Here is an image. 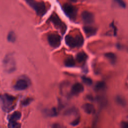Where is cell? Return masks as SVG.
Listing matches in <instances>:
<instances>
[{
  "label": "cell",
  "mask_w": 128,
  "mask_h": 128,
  "mask_svg": "<svg viewBox=\"0 0 128 128\" xmlns=\"http://www.w3.org/2000/svg\"><path fill=\"white\" fill-rule=\"evenodd\" d=\"M65 42L66 45L69 47L74 48L82 46L84 42V39L80 34H78L75 36L67 35L65 38Z\"/></svg>",
  "instance_id": "obj_2"
},
{
  "label": "cell",
  "mask_w": 128,
  "mask_h": 128,
  "mask_svg": "<svg viewBox=\"0 0 128 128\" xmlns=\"http://www.w3.org/2000/svg\"><path fill=\"white\" fill-rule=\"evenodd\" d=\"M50 21L53 23L56 28L59 29L62 34H64L66 29V26L56 14H53L50 18Z\"/></svg>",
  "instance_id": "obj_7"
},
{
  "label": "cell",
  "mask_w": 128,
  "mask_h": 128,
  "mask_svg": "<svg viewBox=\"0 0 128 128\" xmlns=\"http://www.w3.org/2000/svg\"><path fill=\"white\" fill-rule=\"evenodd\" d=\"M28 86V82L24 79H19L18 80L14 86V88L18 90H22L26 89Z\"/></svg>",
  "instance_id": "obj_9"
},
{
  "label": "cell",
  "mask_w": 128,
  "mask_h": 128,
  "mask_svg": "<svg viewBox=\"0 0 128 128\" xmlns=\"http://www.w3.org/2000/svg\"><path fill=\"white\" fill-rule=\"evenodd\" d=\"M21 113L20 112H14L10 116L9 121H17L21 118Z\"/></svg>",
  "instance_id": "obj_16"
},
{
  "label": "cell",
  "mask_w": 128,
  "mask_h": 128,
  "mask_svg": "<svg viewBox=\"0 0 128 128\" xmlns=\"http://www.w3.org/2000/svg\"><path fill=\"white\" fill-rule=\"evenodd\" d=\"M16 35L13 31H10L8 34L7 39L8 40L11 42H14L16 40Z\"/></svg>",
  "instance_id": "obj_17"
},
{
  "label": "cell",
  "mask_w": 128,
  "mask_h": 128,
  "mask_svg": "<svg viewBox=\"0 0 128 128\" xmlns=\"http://www.w3.org/2000/svg\"><path fill=\"white\" fill-rule=\"evenodd\" d=\"M83 29L87 36H90L94 35L96 32V28L92 26H85L84 27Z\"/></svg>",
  "instance_id": "obj_11"
},
{
  "label": "cell",
  "mask_w": 128,
  "mask_h": 128,
  "mask_svg": "<svg viewBox=\"0 0 128 128\" xmlns=\"http://www.w3.org/2000/svg\"><path fill=\"white\" fill-rule=\"evenodd\" d=\"M32 100V98H28L22 100V104L24 106H26L28 105L31 102Z\"/></svg>",
  "instance_id": "obj_23"
},
{
  "label": "cell",
  "mask_w": 128,
  "mask_h": 128,
  "mask_svg": "<svg viewBox=\"0 0 128 128\" xmlns=\"http://www.w3.org/2000/svg\"><path fill=\"white\" fill-rule=\"evenodd\" d=\"M105 56L110 60V62L112 64H114L116 62V54L113 52H107L105 54Z\"/></svg>",
  "instance_id": "obj_14"
},
{
  "label": "cell",
  "mask_w": 128,
  "mask_h": 128,
  "mask_svg": "<svg viewBox=\"0 0 128 128\" xmlns=\"http://www.w3.org/2000/svg\"><path fill=\"white\" fill-rule=\"evenodd\" d=\"M82 108L84 111L88 114H92L95 112V108L94 106L91 104L86 103L84 104Z\"/></svg>",
  "instance_id": "obj_12"
},
{
  "label": "cell",
  "mask_w": 128,
  "mask_h": 128,
  "mask_svg": "<svg viewBox=\"0 0 128 128\" xmlns=\"http://www.w3.org/2000/svg\"><path fill=\"white\" fill-rule=\"evenodd\" d=\"M8 126L10 128H20V124L17 121H9Z\"/></svg>",
  "instance_id": "obj_21"
},
{
  "label": "cell",
  "mask_w": 128,
  "mask_h": 128,
  "mask_svg": "<svg viewBox=\"0 0 128 128\" xmlns=\"http://www.w3.org/2000/svg\"><path fill=\"white\" fill-rule=\"evenodd\" d=\"M82 80L83 81V82L86 84V85H90L92 84V80L91 78H90L88 77H86L84 76H83L82 77Z\"/></svg>",
  "instance_id": "obj_22"
},
{
  "label": "cell",
  "mask_w": 128,
  "mask_h": 128,
  "mask_svg": "<svg viewBox=\"0 0 128 128\" xmlns=\"http://www.w3.org/2000/svg\"><path fill=\"white\" fill-rule=\"evenodd\" d=\"M25 0L26 3L36 11L38 16H42L46 14V8L44 3L43 2H37L35 0Z\"/></svg>",
  "instance_id": "obj_4"
},
{
  "label": "cell",
  "mask_w": 128,
  "mask_h": 128,
  "mask_svg": "<svg viewBox=\"0 0 128 128\" xmlns=\"http://www.w3.org/2000/svg\"><path fill=\"white\" fill-rule=\"evenodd\" d=\"M115 1L118 4V5L123 8H126V4L124 2L123 0H115Z\"/></svg>",
  "instance_id": "obj_26"
},
{
  "label": "cell",
  "mask_w": 128,
  "mask_h": 128,
  "mask_svg": "<svg viewBox=\"0 0 128 128\" xmlns=\"http://www.w3.org/2000/svg\"><path fill=\"white\" fill-rule=\"evenodd\" d=\"M15 98L8 94H0V102L2 110L8 112L12 110L14 108Z\"/></svg>",
  "instance_id": "obj_1"
},
{
  "label": "cell",
  "mask_w": 128,
  "mask_h": 128,
  "mask_svg": "<svg viewBox=\"0 0 128 128\" xmlns=\"http://www.w3.org/2000/svg\"><path fill=\"white\" fill-rule=\"evenodd\" d=\"M80 122V118L78 117L74 120L72 122H70V124L72 126H76Z\"/></svg>",
  "instance_id": "obj_25"
},
{
  "label": "cell",
  "mask_w": 128,
  "mask_h": 128,
  "mask_svg": "<svg viewBox=\"0 0 128 128\" xmlns=\"http://www.w3.org/2000/svg\"><path fill=\"white\" fill-rule=\"evenodd\" d=\"M116 102L120 104V106H124L126 104V100H124V98H122V96H118L116 97Z\"/></svg>",
  "instance_id": "obj_20"
},
{
  "label": "cell",
  "mask_w": 128,
  "mask_h": 128,
  "mask_svg": "<svg viewBox=\"0 0 128 128\" xmlns=\"http://www.w3.org/2000/svg\"><path fill=\"white\" fill-rule=\"evenodd\" d=\"M62 10L65 14L70 20H76L78 10L75 6L69 4H65L62 6Z\"/></svg>",
  "instance_id": "obj_5"
},
{
  "label": "cell",
  "mask_w": 128,
  "mask_h": 128,
  "mask_svg": "<svg viewBox=\"0 0 128 128\" xmlns=\"http://www.w3.org/2000/svg\"><path fill=\"white\" fill-rule=\"evenodd\" d=\"M82 18L84 22L90 24L94 22V16L92 13L88 11H84L82 14Z\"/></svg>",
  "instance_id": "obj_8"
},
{
  "label": "cell",
  "mask_w": 128,
  "mask_h": 128,
  "mask_svg": "<svg viewBox=\"0 0 128 128\" xmlns=\"http://www.w3.org/2000/svg\"><path fill=\"white\" fill-rule=\"evenodd\" d=\"M64 65L68 67H72L75 65V61L72 56L68 57L64 60Z\"/></svg>",
  "instance_id": "obj_15"
},
{
  "label": "cell",
  "mask_w": 128,
  "mask_h": 128,
  "mask_svg": "<svg viewBox=\"0 0 128 128\" xmlns=\"http://www.w3.org/2000/svg\"><path fill=\"white\" fill-rule=\"evenodd\" d=\"M84 90V88L83 85L80 83L77 82L74 84L72 86L71 90V92L72 94L76 95L83 92Z\"/></svg>",
  "instance_id": "obj_10"
},
{
  "label": "cell",
  "mask_w": 128,
  "mask_h": 128,
  "mask_svg": "<svg viewBox=\"0 0 128 128\" xmlns=\"http://www.w3.org/2000/svg\"><path fill=\"white\" fill-rule=\"evenodd\" d=\"M69 1L71 2H77L78 0H68Z\"/></svg>",
  "instance_id": "obj_28"
},
{
  "label": "cell",
  "mask_w": 128,
  "mask_h": 128,
  "mask_svg": "<svg viewBox=\"0 0 128 128\" xmlns=\"http://www.w3.org/2000/svg\"><path fill=\"white\" fill-rule=\"evenodd\" d=\"M76 112V109L74 108H70L69 110H68L66 112L65 114L66 115H69V114H74V113Z\"/></svg>",
  "instance_id": "obj_24"
},
{
  "label": "cell",
  "mask_w": 128,
  "mask_h": 128,
  "mask_svg": "<svg viewBox=\"0 0 128 128\" xmlns=\"http://www.w3.org/2000/svg\"><path fill=\"white\" fill-rule=\"evenodd\" d=\"M3 67L5 72L8 73L14 72L16 69V62L12 54H7L3 60Z\"/></svg>",
  "instance_id": "obj_3"
},
{
  "label": "cell",
  "mask_w": 128,
  "mask_h": 128,
  "mask_svg": "<svg viewBox=\"0 0 128 128\" xmlns=\"http://www.w3.org/2000/svg\"><path fill=\"white\" fill-rule=\"evenodd\" d=\"M88 57V55L86 52H79L76 56V60L80 63L84 62L87 60Z\"/></svg>",
  "instance_id": "obj_13"
},
{
  "label": "cell",
  "mask_w": 128,
  "mask_h": 128,
  "mask_svg": "<svg viewBox=\"0 0 128 128\" xmlns=\"http://www.w3.org/2000/svg\"><path fill=\"white\" fill-rule=\"evenodd\" d=\"M106 84L104 82H98L95 86V89L96 90H100L105 88Z\"/></svg>",
  "instance_id": "obj_19"
},
{
  "label": "cell",
  "mask_w": 128,
  "mask_h": 128,
  "mask_svg": "<svg viewBox=\"0 0 128 128\" xmlns=\"http://www.w3.org/2000/svg\"><path fill=\"white\" fill-rule=\"evenodd\" d=\"M122 128H128V124L127 122H124L122 124Z\"/></svg>",
  "instance_id": "obj_27"
},
{
  "label": "cell",
  "mask_w": 128,
  "mask_h": 128,
  "mask_svg": "<svg viewBox=\"0 0 128 128\" xmlns=\"http://www.w3.org/2000/svg\"><path fill=\"white\" fill-rule=\"evenodd\" d=\"M48 40L50 45L54 48H58L61 44L60 36L56 33H52L48 35Z\"/></svg>",
  "instance_id": "obj_6"
},
{
  "label": "cell",
  "mask_w": 128,
  "mask_h": 128,
  "mask_svg": "<svg viewBox=\"0 0 128 128\" xmlns=\"http://www.w3.org/2000/svg\"><path fill=\"white\" fill-rule=\"evenodd\" d=\"M44 112L46 114V115L50 116H56L58 113L56 110L55 108H53L50 110H47L46 111H45Z\"/></svg>",
  "instance_id": "obj_18"
}]
</instances>
